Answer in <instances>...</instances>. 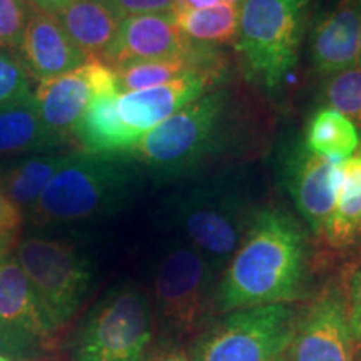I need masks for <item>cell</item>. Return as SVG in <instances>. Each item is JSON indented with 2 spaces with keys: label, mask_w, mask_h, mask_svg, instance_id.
Returning a JSON list of instances; mask_svg holds the SVG:
<instances>
[{
  "label": "cell",
  "mask_w": 361,
  "mask_h": 361,
  "mask_svg": "<svg viewBox=\"0 0 361 361\" xmlns=\"http://www.w3.org/2000/svg\"><path fill=\"white\" fill-rule=\"evenodd\" d=\"M306 268V238L293 214L274 206L255 209L218 283L219 313L300 300Z\"/></svg>",
  "instance_id": "6da1fadb"
},
{
  "label": "cell",
  "mask_w": 361,
  "mask_h": 361,
  "mask_svg": "<svg viewBox=\"0 0 361 361\" xmlns=\"http://www.w3.org/2000/svg\"><path fill=\"white\" fill-rule=\"evenodd\" d=\"M234 129L233 94L218 87L144 134L128 156L157 180L186 178L224 154Z\"/></svg>",
  "instance_id": "7a4b0ae2"
},
{
  "label": "cell",
  "mask_w": 361,
  "mask_h": 361,
  "mask_svg": "<svg viewBox=\"0 0 361 361\" xmlns=\"http://www.w3.org/2000/svg\"><path fill=\"white\" fill-rule=\"evenodd\" d=\"M128 154L72 152L29 211L37 226L74 224L119 211L133 194L137 173Z\"/></svg>",
  "instance_id": "3957f363"
},
{
  "label": "cell",
  "mask_w": 361,
  "mask_h": 361,
  "mask_svg": "<svg viewBox=\"0 0 361 361\" xmlns=\"http://www.w3.org/2000/svg\"><path fill=\"white\" fill-rule=\"evenodd\" d=\"M152 308L162 338H200L218 313V274L184 239H174L152 271Z\"/></svg>",
  "instance_id": "277c9868"
},
{
  "label": "cell",
  "mask_w": 361,
  "mask_h": 361,
  "mask_svg": "<svg viewBox=\"0 0 361 361\" xmlns=\"http://www.w3.org/2000/svg\"><path fill=\"white\" fill-rule=\"evenodd\" d=\"M250 200L238 183L214 179L176 194L171 219L184 241L223 273L251 223Z\"/></svg>",
  "instance_id": "5b68a950"
},
{
  "label": "cell",
  "mask_w": 361,
  "mask_h": 361,
  "mask_svg": "<svg viewBox=\"0 0 361 361\" xmlns=\"http://www.w3.org/2000/svg\"><path fill=\"white\" fill-rule=\"evenodd\" d=\"M308 0H243L236 49L246 78L266 90L295 69Z\"/></svg>",
  "instance_id": "8992f818"
},
{
  "label": "cell",
  "mask_w": 361,
  "mask_h": 361,
  "mask_svg": "<svg viewBox=\"0 0 361 361\" xmlns=\"http://www.w3.org/2000/svg\"><path fill=\"white\" fill-rule=\"evenodd\" d=\"M154 308L141 286L107 291L85 316L74 346L75 361H139L154 335Z\"/></svg>",
  "instance_id": "52a82bcc"
},
{
  "label": "cell",
  "mask_w": 361,
  "mask_h": 361,
  "mask_svg": "<svg viewBox=\"0 0 361 361\" xmlns=\"http://www.w3.org/2000/svg\"><path fill=\"white\" fill-rule=\"evenodd\" d=\"M13 256L54 331L66 326L78 313L92 281L89 259L64 239L47 238L22 239Z\"/></svg>",
  "instance_id": "ba28073f"
},
{
  "label": "cell",
  "mask_w": 361,
  "mask_h": 361,
  "mask_svg": "<svg viewBox=\"0 0 361 361\" xmlns=\"http://www.w3.org/2000/svg\"><path fill=\"white\" fill-rule=\"evenodd\" d=\"M296 322L288 305L231 311L197 338L191 361H276L290 348Z\"/></svg>",
  "instance_id": "9c48e42d"
},
{
  "label": "cell",
  "mask_w": 361,
  "mask_h": 361,
  "mask_svg": "<svg viewBox=\"0 0 361 361\" xmlns=\"http://www.w3.org/2000/svg\"><path fill=\"white\" fill-rule=\"evenodd\" d=\"M54 333L29 279L8 252L0 263V355L32 361L47 348Z\"/></svg>",
  "instance_id": "30bf717a"
},
{
  "label": "cell",
  "mask_w": 361,
  "mask_h": 361,
  "mask_svg": "<svg viewBox=\"0 0 361 361\" xmlns=\"http://www.w3.org/2000/svg\"><path fill=\"white\" fill-rule=\"evenodd\" d=\"M106 92H119L114 71L99 59H89L78 69L40 82L34 99L47 129L67 144L89 104Z\"/></svg>",
  "instance_id": "8fae6325"
},
{
  "label": "cell",
  "mask_w": 361,
  "mask_h": 361,
  "mask_svg": "<svg viewBox=\"0 0 361 361\" xmlns=\"http://www.w3.org/2000/svg\"><path fill=\"white\" fill-rule=\"evenodd\" d=\"M356 348L343 288L329 286L296 322L288 353L291 361H355Z\"/></svg>",
  "instance_id": "7c38bea8"
},
{
  "label": "cell",
  "mask_w": 361,
  "mask_h": 361,
  "mask_svg": "<svg viewBox=\"0 0 361 361\" xmlns=\"http://www.w3.org/2000/svg\"><path fill=\"white\" fill-rule=\"evenodd\" d=\"M228 75L229 67H219V69L191 72L157 87L119 94L117 111L129 129L144 135L188 104L221 87L228 80Z\"/></svg>",
  "instance_id": "4fadbf2b"
},
{
  "label": "cell",
  "mask_w": 361,
  "mask_h": 361,
  "mask_svg": "<svg viewBox=\"0 0 361 361\" xmlns=\"http://www.w3.org/2000/svg\"><path fill=\"white\" fill-rule=\"evenodd\" d=\"M341 162L311 154L305 146L298 147L288 161V189L298 213L318 238L335 209L341 183Z\"/></svg>",
  "instance_id": "5bb4252c"
},
{
  "label": "cell",
  "mask_w": 361,
  "mask_h": 361,
  "mask_svg": "<svg viewBox=\"0 0 361 361\" xmlns=\"http://www.w3.org/2000/svg\"><path fill=\"white\" fill-rule=\"evenodd\" d=\"M192 45L194 40L176 25L173 12L139 13L121 20L117 37L102 62L116 69L133 62L179 56Z\"/></svg>",
  "instance_id": "9a60e30c"
},
{
  "label": "cell",
  "mask_w": 361,
  "mask_h": 361,
  "mask_svg": "<svg viewBox=\"0 0 361 361\" xmlns=\"http://www.w3.org/2000/svg\"><path fill=\"white\" fill-rule=\"evenodd\" d=\"M17 56L30 79L39 84L78 69L89 61L72 42L57 17L34 6Z\"/></svg>",
  "instance_id": "2e32d148"
},
{
  "label": "cell",
  "mask_w": 361,
  "mask_h": 361,
  "mask_svg": "<svg viewBox=\"0 0 361 361\" xmlns=\"http://www.w3.org/2000/svg\"><path fill=\"white\" fill-rule=\"evenodd\" d=\"M361 0H335L319 13L311 34V57L319 74H336L358 64Z\"/></svg>",
  "instance_id": "e0dca14e"
},
{
  "label": "cell",
  "mask_w": 361,
  "mask_h": 361,
  "mask_svg": "<svg viewBox=\"0 0 361 361\" xmlns=\"http://www.w3.org/2000/svg\"><path fill=\"white\" fill-rule=\"evenodd\" d=\"M219 67L229 66L228 59L219 51L218 45L194 42L189 51L179 56L133 62L112 71L116 74L117 90L119 94H124L173 82L191 72L219 69Z\"/></svg>",
  "instance_id": "ac0fdd59"
},
{
  "label": "cell",
  "mask_w": 361,
  "mask_h": 361,
  "mask_svg": "<svg viewBox=\"0 0 361 361\" xmlns=\"http://www.w3.org/2000/svg\"><path fill=\"white\" fill-rule=\"evenodd\" d=\"M119 92L99 94L75 126L74 139L80 152L96 156L129 154L142 135L134 133L121 119L117 111Z\"/></svg>",
  "instance_id": "d6986e66"
},
{
  "label": "cell",
  "mask_w": 361,
  "mask_h": 361,
  "mask_svg": "<svg viewBox=\"0 0 361 361\" xmlns=\"http://www.w3.org/2000/svg\"><path fill=\"white\" fill-rule=\"evenodd\" d=\"M54 16L72 42L89 59L99 61L114 44L123 20L107 0H75Z\"/></svg>",
  "instance_id": "ffe728a7"
},
{
  "label": "cell",
  "mask_w": 361,
  "mask_h": 361,
  "mask_svg": "<svg viewBox=\"0 0 361 361\" xmlns=\"http://www.w3.org/2000/svg\"><path fill=\"white\" fill-rule=\"evenodd\" d=\"M64 146L39 114L34 96L0 109V157L44 154Z\"/></svg>",
  "instance_id": "44dd1931"
},
{
  "label": "cell",
  "mask_w": 361,
  "mask_h": 361,
  "mask_svg": "<svg viewBox=\"0 0 361 361\" xmlns=\"http://www.w3.org/2000/svg\"><path fill=\"white\" fill-rule=\"evenodd\" d=\"M361 233V144L341 162V183L333 214L322 238L328 250L345 251L356 246Z\"/></svg>",
  "instance_id": "7402d4cb"
},
{
  "label": "cell",
  "mask_w": 361,
  "mask_h": 361,
  "mask_svg": "<svg viewBox=\"0 0 361 361\" xmlns=\"http://www.w3.org/2000/svg\"><path fill=\"white\" fill-rule=\"evenodd\" d=\"M71 154H35L12 162L0 171V186L22 213H29Z\"/></svg>",
  "instance_id": "603a6c76"
},
{
  "label": "cell",
  "mask_w": 361,
  "mask_h": 361,
  "mask_svg": "<svg viewBox=\"0 0 361 361\" xmlns=\"http://www.w3.org/2000/svg\"><path fill=\"white\" fill-rule=\"evenodd\" d=\"M303 146L311 154L341 162L358 149V129L348 117L329 107H322L306 126Z\"/></svg>",
  "instance_id": "cb8c5ba5"
},
{
  "label": "cell",
  "mask_w": 361,
  "mask_h": 361,
  "mask_svg": "<svg viewBox=\"0 0 361 361\" xmlns=\"http://www.w3.org/2000/svg\"><path fill=\"white\" fill-rule=\"evenodd\" d=\"M243 0H231L211 8H174L173 16L180 32L194 42L226 45L236 42Z\"/></svg>",
  "instance_id": "d4e9b609"
},
{
  "label": "cell",
  "mask_w": 361,
  "mask_h": 361,
  "mask_svg": "<svg viewBox=\"0 0 361 361\" xmlns=\"http://www.w3.org/2000/svg\"><path fill=\"white\" fill-rule=\"evenodd\" d=\"M323 101L329 109L348 117L361 129V67L355 66L328 75L323 85Z\"/></svg>",
  "instance_id": "484cf974"
},
{
  "label": "cell",
  "mask_w": 361,
  "mask_h": 361,
  "mask_svg": "<svg viewBox=\"0 0 361 361\" xmlns=\"http://www.w3.org/2000/svg\"><path fill=\"white\" fill-rule=\"evenodd\" d=\"M30 75L13 51L0 49V109L32 97Z\"/></svg>",
  "instance_id": "4316f807"
},
{
  "label": "cell",
  "mask_w": 361,
  "mask_h": 361,
  "mask_svg": "<svg viewBox=\"0 0 361 361\" xmlns=\"http://www.w3.org/2000/svg\"><path fill=\"white\" fill-rule=\"evenodd\" d=\"M30 11L32 4L29 0H0V49H19Z\"/></svg>",
  "instance_id": "83f0119b"
},
{
  "label": "cell",
  "mask_w": 361,
  "mask_h": 361,
  "mask_svg": "<svg viewBox=\"0 0 361 361\" xmlns=\"http://www.w3.org/2000/svg\"><path fill=\"white\" fill-rule=\"evenodd\" d=\"M346 316L356 343H361V268L355 269L346 281L345 290Z\"/></svg>",
  "instance_id": "f1b7e54d"
},
{
  "label": "cell",
  "mask_w": 361,
  "mask_h": 361,
  "mask_svg": "<svg viewBox=\"0 0 361 361\" xmlns=\"http://www.w3.org/2000/svg\"><path fill=\"white\" fill-rule=\"evenodd\" d=\"M121 19L139 13L173 12L176 0H107Z\"/></svg>",
  "instance_id": "f546056e"
},
{
  "label": "cell",
  "mask_w": 361,
  "mask_h": 361,
  "mask_svg": "<svg viewBox=\"0 0 361 361\" xmlns=\"http://www.w3.org/2000/svg\"><path fill=\"white\" fill-rule=\"evenodd\" d=\"M22 219L24 213L8 200L6 191L0 186V241H13Z\"/></svg>",
  "instance_id": "4dcf8cb0"
},
{
  "label": "cell",
  "mask_w": 361,
  "mask_h": 361,
  "mask_svg": "<svg viewBox=\"0 0 361 361\" xmlns=\"http://www.w3.org/2000/svg\"><path fill=\"white\" fill-rule=\"evenodd\" d=\"M139 361H191V351L186 343L161 338L154 348L146 351Z\"/></svg>",
  "instance_id": "1f68e13d"
},
{
  "label": "cell",
  "mask_w": 361,
  "mask_h": 361,
  "mask_svg": "<svg viewBox=\"0 0 361 361\" xmlns=\"http://www.w3.org/2000/svg\"><path fill=\"white\" fill-rule=\"evenodd\" d=\"M226 2H231V0H176L174 8H191V11H197V8L223 6Z\"/></svg>",
  "instance_id": "d6a6232c"
},
{
  "label": "cell",
  "mask_w": 361,
  "mask_h": 361,
  "mask_svg": "<svg viewBox=\"0 0 361 361\" xmlns=\"http://www.w3.org/2000/svg\"><path fill=\"white\" fill-rule=\"evenodd\" d=\"M30 4H32L34 7L37 8H42L45 12H51V13H57L59 11H62V8L71 6L72 2H75V0H29Z\"/></svg>",
  "instance_id": "836d02e7"
},
{
  "label": "cell",
  "mask_w": 361,
  "mask_h": 361,
  "mask_svg": "<svg viewBox=\"0 0 361 361\" xmlns=\"http://www.w3.org/2000/svg\"><path fill=\"white\" fill-rule=\"evenodd\" d=\"M12 243L13 241H0V263H2V259L11 252Z\"/></svg>",
  "instance_id": "e575fe53"
},
{
  "label": "cell",
  "mask_w": 361,
  "mask_h": 361,
  "mask_svg": "<svg viewBox=\"0 0 361 361\" xmlns=\"http://www.w3.org/2000/svg\"><path fill=\"white\" fill-rule=\"evenodd\" d=\"M358 67H361V30H360V45H358Z\"/></svg>",
  "instance_id": "d590c367"
},
{
  "label": "cell",
  "mask_w": 361,
  "mask_h": 361,
  "mask_svg": "<svg viewBox=\"0 0 361 361\" xmlns=\"http://www.w3.org/2000/svg\"><path fill=\"white\" fill-rule=\"evenodd\" d=\"M355 361H361V343H358V348H356V356Z\"/></svg>",
  "instance_id": "8d00e7d4"
},
{
  "label": "cell",
  "mask_w": 361,
  "mask_h": 361,
  "mask_svg": "<svg viewBox=\"0 0 361 361\" xmlns=\"http://www.w3.org/2000/svg\"><path fill=\"white\" fill-rule=\"evenodd\" d=\"M276 361H291V360H290V353H288V351H286V353H284L283 356H279V358H278Z\"/></svg>",
  "instance_id": "74e56055"
},
{
  "label": "cell",
  "mask_w": 361,
  "mask_h": 361,
  "mask_svg": "<svg viewBox=\"0 0 361 361\" xmlns=\"http://www.w3.org/2000/svg\"><path fill=\"white\" fill-rule=\"evenodd\" d=\"M0 361H17V360H11V358H7V356L0 355Z\"/></svg>",
  "instance_id": "f35d334b"
},
{
  "label": "cell",
  "mask_w": 361,
  "mask_h": 361,
  "mask_svg": "<svg viewBox=\"0 0 361 361\" xmlns=\"http://www.w3.org/2000/svg\"><path fill=\"white\" fill-rule=\"evenodd\" d=\"M356 246H358L360 251H361V233H360V238H358V243H356Z\"/></svg>",
  "instance_id": "ab89813d"
}]
</instances>
